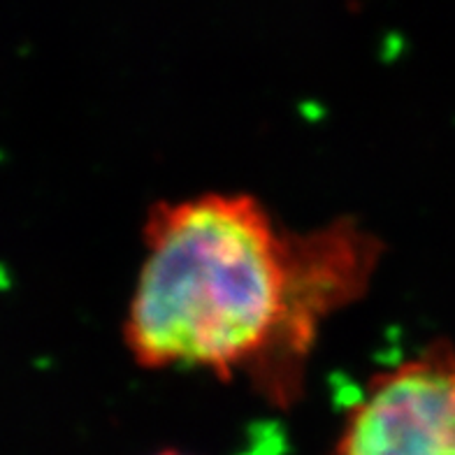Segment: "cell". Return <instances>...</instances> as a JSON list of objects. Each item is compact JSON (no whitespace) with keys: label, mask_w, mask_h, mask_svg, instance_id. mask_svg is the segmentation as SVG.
<instances>
[{"label":"cell","mask_w":455,"mask_h":455,"mask_svg":"<svg viewBox=\"0 0 455 455\" xmlns=\"http://www.w3.org/2000/svg\"><path fill=\"white\" fill-rule=\"evenodd\" d=\"M124 339L151 370L188 365L244 374L291 407L328 316L365 293L381 242L351 219L293 233L246 193L156 203Z\"/></svg>","instance_id":"obj_1"},{"label":"cell","mask_w":455,"mask_h":455,"mask_svg":"<svg viewBox=\"0 0 455 455\" xmlns=\"http://www.w3.org/2000/svg\"><path fill=\"white\" fill-rule=\"evenodd\" d=\"M337 455H455V347L427 344L370 379L344 419Z\"/></svg>","instance_id":"obj_2"},{"label":"cell","mask_w":455,"mask_h":455,"mask_svg":"<svg viewBox=\"0 0 455 455\" xmlns=\"http://www.w3.org/2000/svg\"><path fill=\"white\" fill-rule=\"evenodd\" d=\"M158 455H181V453H174V451H163V453H158Z\"/></svg>","instance_id":"obj_3"}]
</instances>
